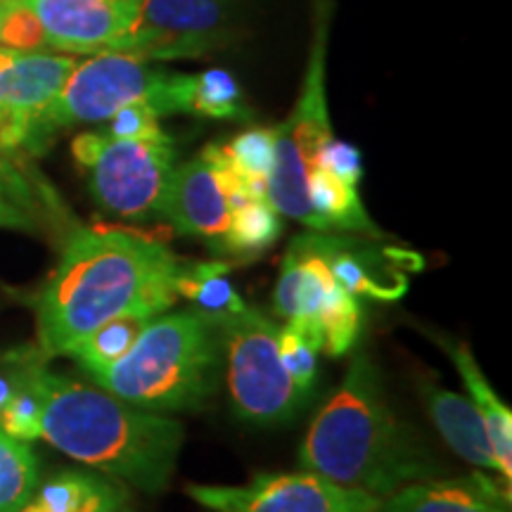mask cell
Segmentation results:
<instances>
[{
  "mask_svg": "<svg viewBox=\"0 0 512 512\" xmlns=\"http://www.w3.org/2000/svg\"><path fill=\"white\" fill-rule=\"evenodd\" d=\"M133 19L119 53L181 60L219 50L233 34L228 0H131Z\"/></svg>",
  "mask_w": 512,
  "mask_h": 512,
  "instance_id": "cell-10",
  "label": "cell"
},
{
  "mask_svg": "<svg viewBox=\"0 0 512 512\" xmlns=\"http://www.w3.org/2000/svg\"><path fill=\"white\" fill-rule=\"evenodd\" d=\"M17 512H46V510H43V508H38V505H36L34 501H29L27 505H24L22 510H17Z\"/></svg>",
  "mask_w": 512,
  "mask_h": 512,
  "instance_id": "cell-33",
  "label": "cell"
},
{
  "mask_svg": "<svg viewBox=\"0 0 512 512\" xmlns=\"http://www.w3.org/2000/svg\"><path fill=\"white\" fill-rule=\"evenodd\" d=\"M159 316H162V313H159ZM152 318L157 316L145 311H136L107 320L105 325L88 332L81 342H76L74 347L69 349L67 356H72L88 375H93L95 370L107 368L110 363L117 361V358L124 356Z\"/></svg>",
  "mask_w": 512,
  "mask_h": 512,
  "instance_id": "cell-20",
  "label": "cell"
},
{
  "mask_svg": "<svg viewBox=\"0 0 512 512\" xmlns=\"http://www.w3.org/2000/svg\"><path fill=\"white\" fill-rule=\"evenodd\" d=\"M159 119L162 117L147 102H131L107 119L102 133L112 138H159L164 136Z\"/></svg>",
  "mask_w": 512,
  "mask_h": 512,
  "instance_id": "cell-29",
  "label": "cell"
},
{
  "mask_svg": "<svg viewBox=\"0 0 512 512\" xmlns=\"http://www.w3.org/2000/svg\"><path fill=\"white\" fill-rule=\"evenodd\" d=\"M38 458L27 446L0 430V512H17L38 489Z\"/></svg>",
  "mask_w": 512,
  "mask_h": 512,
  "instance_id": "cell-22",
  "label": "cell"
},
{
  "mask_svg": "<svg viewBox=\"0 0 512 512\" xmlns=\"http://www.w3.org/2000/svg\"><path fill=\"white\" fill-rule=\"evenodd\" d=\"M76 164L86 171L88 190L107 214L128 221L162 216V204L176 169V145L159 138H112L102 131L74 138Z\"/></svg>",
  "mask_w": 512,
  "mask_h": 512,
  "instance_id": "cell-7",
  "label": "cell"
},
{
  "mask_svg": "<svg viewBox=\"0 0 512 512\" xmlns=\"http://www.w3.org/2000/svg\"><path fill=\"white\" fill-rule=\"evenodd\" d=\"M278 351L280 361H283L292 382L297 384L304 394H311V387L318 375V349L313 347L302 332L294 330L292 325H285V328L278 330Z\"/></svg>",
  "mask_w": 512,
  "mask_h": 512,
  "instance_id": "cell-27",
  "label": "cell"
},
{
  "mask_svg": "<svg viewBox=\"0 0 512 512\" xmlns=\"http://www.w3.org/2000/svg\"><path fill=\"white\" fill-rule=\"evenodd\" d=\"M211 320L219 332L228 389L240 418L268 427L283 425L302 411L309 394L292 382L280 361V328L273 320L249 306Z\"/></svg>",
  "mask_w": 512,
  "mask_h": 512,
  "instance_id": "cell-8",
  "label": "cell"
},
{
  "mask_svg": "<svg viewBox=\"0 0 512 512\" xmlns=\"http://www.w3.org/2000/svg\"><path fill=\"white\" fill-rule=\"evenodd\" d=\"M299 465L375 498L444 475V465L384 401L380 375L363 351L311 422Z\"/></svg>",
  "mask_w": 512,
  "mask_h": 512,
  "instance_id": "cell-3",
  "label": "cell"
},
{
  "mask_svg": "<svg viewBox=\"0 0 512 512\" xmlns=\"http://www.w3.org/2000/svg\"><path fill=\"white\" fill-rule=\"evenodd\" d=\"M425 408L441 437L458 458L482 470L498 472L494 448H491L489 432L482 415L467 396L437 387L434 382L422 384Z\"/></svg>",
  "mask_w": 512,
  "mask_h": 512,
  "instance_id": "cell-16",
  "label": "cell"
},
{
  "mask_svg": "<svg viewBox=\"0 0 512 512\" xmlns=\"http://www.w3.org/2000/svg\"><path fill=\"white\" fill-rule=\"evenodd\" d=\"M318 166L320 169L330 171L332 176H337L339 181L349 183V185H358L363 176V159L358 147L344 143V140H335L330 138L328 143L323 145L318 157Z\"/></svg>",
  "mask_w": 512,
  "mask_h": 512,
  "instance_id": "cell-30",
  "label": "cell"
},
{
  "mask_svg": "<svg viewBox=\"0 0 512 512\" xmlns=\"http://www.w3.org/2000/svg\"><path fill=\"white\" fill-rule=\"evenodd\" d=\"M0 8H3V3H0Z\"/></svg>",
  "mask_w": 512,
  "mask_h": 512,
  "instance_id": "cell-35",
  "label": "cell"
},
{
  "mask_svg": "<svg viewBox=\"0 0 512 512\" xmlns=\"http://www.w3.org/2000/svg\"><path fill=\"white\" fill-rule=\"evenodd\" d=\"M219 361V332L207 313H162L124 356L95 370L91 380L143 411H197L214 392Z\"/></svg>",
  "mask_w": 512,
  "mask_h": 512,
  "instance_id": "cell-4",
  "label": "cell"
},
{
  "mask_svg": "<svg viewBox=\"0 0 512 512\" xmlns=\"http://www.w3.org/2000/svg\"><path fill=\"white\" fill-rule=\"evenodd\" d=\"M12 392H15V375L12 377L0 375V418H3V408H5V403L10 401Z\"/></svg>",
  "mask_w": 512,
  "mask_h": 512,
  "instance_id": "cell-32",
  "label": "cell"
},
{
  "mask_svg": "<svg viewBox=\"0 0 512 512\" xmlns=\"http://www.w3.org/2000/svg\"><path fill=\"white\" fill-rule=\"evenodd\" d=\"M188 496L214 512H373L380 498L347 489L316 472L259 475L245 486H188Z\"/></svg>",
  "mask_w": 512,
  "mask_h": 512,
  "instance_id": "cell-11",
  "label": "cell"
},
{
  "mask_svg": "<svg viewBox=\"0 0 512 512\" xmlns=\"http://www.w3.org/2000/svg\"><path fill=\"white\" fill-rule=\"evenodd\" d=\"M309 200L313 211L323 223L325 233L330 230H358L373 238H382V230L375 226L373 219L363 209L356 185H349L332 176L330 171L316 169L309 176Z\"/></svg>",
  "mask_w": 512,
  "mask_h": 512,
  "instance_id": "cell-19",
  "label": "cell"
},
{
  "mask_svg": "<svg viewBox=\"0 0 512 512\" xmlns=\"http://www.w3.org/2000/svg\"><path fill=\"white\" fill-rule=\"evenodd\" d=\"M50 48L67 55L121 50L133 19L131 0H24Z\"/></svg>",
  "mask_w": 512,
  "mask_h": 512,
  "instance_id": "cell-13",
  "label": "cell"
},
{
  "mask_svg": "<svg viewBox=\"0 0 512 512\" xmlns=\"http://www.w3.org/2000/svg\"><path fill=\"white\" fill-rule=\"evenodd\" d=\"M74 67L72 55L0 48V145H24L29 126L62 91Z\"/></svg>",
  "mask_w": 512,
  "mask_h": 512,
  "instance_id": "cell-12",
  "label": "cell"
},
{
  "mask_svg": "<svg viewBox=\"0 0 512 512\" xmlns=\"http://www.w3.org/2000/svg\"><path fill=\"white\" fill-rule=\"evenodd\" d=\"M178 297L190 299L197 311L207 313L211 318L245 309V302L228 280V266L221 261L185 264L181 278H178Z\"/></svg>",
  "mask_w": 512,
  "mask_h": 512,
  "instance_id": "cell-21",
  "label": "cell"
},
{
  "mask_svg": "<svg viewBox=\"0 0 512 512\" xmlns=\"http://www.w3.org/2000/svg\"><path fill=\"white\" fill-rule=\"evenodd\" d=\"M0 228L12 230H36V216L24 202V197L17 190H12L8 181L0 176Z\"/></svg>",
  "mask_w": 512,
  "mask_h": 512,
  "instance_id": "cell-31",
  "label": "cell"
},
{
  "mask_svg": "<svg viewBox=\"0 0 512 512\" xmlns=\"http://www.w3.org/2000/svg\"><path fill=\"white\" fill-rule=\"evenodd\" d=\"M330 0H318L309 67L302 95L290 117L273 128V166L268 174V202L280 214L325 233L311 207L309 176L318 166L323 145L332 138L328 98H325V55H328Z\"/></svg>",
  "mask_w": 512,
  "mask_h": 512,
  "instance_id": "cell-6",
  "label": "cell"
},
{
  "mask_svg": "<svg viewBox=\"0 0 512 512\" xmlns=\"http://www.w3.org/2000/svg\"><path fill=\"white\" fill-rule=\"evenodd\" d=\"M223 147L240 176L268 181L273 166V128H252Z\"/></svg>",
  "mask_w": 512,
  "mask_h": 512,
  "instance_id": "cell-26",
  "label": "cell"
},
{
  "mask_svg": "<svg viewBox=\"0 0 512 512\" xmlns=\"http://www.w3.org/2000/svg\"><path fill=\"white\" fill-rule=\"evenodd\" d=\"M171 110L207 119L247 121L249 110L240 83L226 69L202 74H174L171 79Z\"/></svg>",
  "mask_w": 512,
  "mask_h": 512,
  "instance_id": "cell-18",
  "label": "cell"
},
{
  "mask_svg": "<svg viewBox=\"0 0 512 512\" xmlns=\"http://www.w3.org/2000/svg\"><path fill=\"white\" fill-rule=\"evenodd\" d=\"M245 202L249 200L242 190V176L228 159L226 147L207 145L202 155L174 169L159 219L223 254L230 214Z\"/></svg>",
  "mask_w": 512,
  "mask_h": 512,
  "instance_id": "cell-9",
  "label": "cell"
},
{
  "mask_svg": "<svg viewBox=\"0 0 512 512\" xmlns=\"http://www.w3.org/2000/svg\"><path fill=\"white\" fill-rule=\"evenodd\" d=\"M17 377L41 403V437L57 451L147 494L166 489L183 446L181 422L53 373L43 363H22Z\"/></svg>",
  "mask_w": 512,
  "mask_h": 512,
  "instance_id": "cell-2",
  "label": "cell"
},
{
  "mask_svg": "<svg viewBox=\"0 0 512 512\" xmlns=\"http://www.w3.org/2000/svg\"><path fill=\"white\" fill-rule=\"evenodd\" d=\"M309 240L313 249L328 261L337 283L354 297L363 294L389 302L406 294L411 254L401 249H375L368 242L320 230L309 233Z\"/></svg>",
  "mask_w": 512,
  "mask_h": 512,
  "instance_id": "cell-14",
  "label": "cell"
},
{
  "mask_svg": "<svg viewBox=\"0 0 512 512\" xmlns=\"http://www.w3.org/2000/svg\"><path fill=\"white\" fill-rule=\"evenodd\" d=\"M0 43L22 53H34L48 46L46 31L24 0H5L0 8Z\"/></svg>",
  "mask_w": 512,
  "mask_h": 512,
  "instance_id": "cell-25",
  "label": "cell"
},
{
  "mask_svg": "<svg viewBox=\"0 0 512 512\" xmlns=\"http://www.w3.org/2000/svg\"><path fill=\"white\" fill-rule=\"evenodd\" d=\"M171 79L174 72L150 67L143 57L117 50L95 53L76 62L62 91L29 126L24 145L41 150L62 128L102 124L131 102H147L159 117H169L174 114Z\"/></svg>",
  "mask_w": 512,
  "mask_h": 512,
  "instance_id": "cell-5",
  "label": "cell"
},
{
  "mask_svg": "<svg viewBox=\"0 0 512 512\" xmlns=\"http://www.w3.org/2000/svg\"><path fill=\"white\" fill-rule=\"evenodd\" d=\"M0 126H3V114H0Z\"/></svg>",
  "mask_w": 512,
  "mask_h": 512,
  "instance_id": "cell-34",
  "label": "cell"
},
{
  "mask_svg": "<svg viewBox=\"0 0 512 512\" xmlns=\"http://www.w3.org/2000/svg\"><path fill=\"white\" fill-rule=\"evenodd\" d=\"M373 512H510V491L475 472L460 479H422L380 498Z\"/></svg>",
  "mask_w": 512,
  "mask_h": 512,
  "instance_id": "cell-15",
  "label": "cell"
},
{
  "mask_svg": "<svg viewBox=\"0 0 512 512\" xmlns=\"http://www.w3.org/2000/svg\"><path fill=\"white\" fill-rule=\"evenodd\" d=\"M0 430L19 441L41 439V403L36 394L19 380L15 373V392L5 403L3 418H0Z\"/></svg>",
  "mask_w": 512,
  "mask_h": 512,
  "instance_id": "cell-28",
  "label": "cell"
},
{
  "mask_svg": "<svg viewBox=\"0 0 512 512\" xmlns=\"http://www.w3.org/2000/svg\"><path fill=\"white\" fill-rule=\"evenodd\" d=\"M283 221L268 200H249L233 209L223 240V254H261L278 240Z\"/></svg>",
  "mask_w": 512,
  "mask_h": 512,
  "instance_id": "cell-24",
  "label": "cell"
},
{
  "mask_svg": "<svg viewBox=\"0 0 512 512\" xmlns=\"http://www.w3.org/2000/svg\"><path fill=\"white\" fill-rule=\"evenodd\" d=\"M441 347L451 356L453 366L463 377V384L470 392V401L482 415L486 432H489L491 448H494L498 475L510 484L512 479V413L503 401L498 399L491 384L486 382L482 370H479L475 356L467 349V344H453L448 339H441Z\"/></svg>",
  "mask_w": 512,
  "mask_h": 512,
  "instance_id": "cell-17",
  "label": "cell"
},
{
  "mask_svg": "<svg viewBox=\"0 0 512 512\" xmlns=\"http://www.w3.org/2000/svg\"><path fill=\"white\" fill-rule=\"evenodd\" d=\"M313 320L323 330V351L330 356H342L356 344L361 332V304L354 294H349L342 285L332 283L323 292L320 302L313 311Z\"/></svg>",
  "mask_w": 512,
  "mask_h": 512,
  "instance_id": "cell-23",
  "label": "cell"
},
{
  "mask_svg": "<svg viewBox=\"0 0 512 512\" xmlns=\"http://www.w3.org/2000/svg\"><path fill=\"white\" fill-rule=\"evenodd\" d=\"M185 264L164 242L133 230L72 228L36 302L41 356H67L88 332L126 313H166Z\"/></svg>",
  "mask_w": 512,
  "mask_h": 512,
  "instance_id": "cell-1",
  "label": "cell"
}]
</instances>
